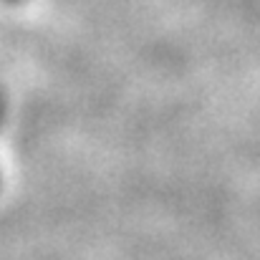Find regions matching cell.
<instances>
[{
  "mask_svg": "<svg viewBox=\"0 0 260 260\" xmlns=\"http://www.w3.org/2000/svg\"><path fill=\"white\" fill-rule=\"evenodd\" d=\"M8 3H18V0H8Z\"/></svg>",
  "mask_w": 260,
  "mask_h": 260,
  "instance_id": "1",
  "label": "cell"
}]
</instances>
